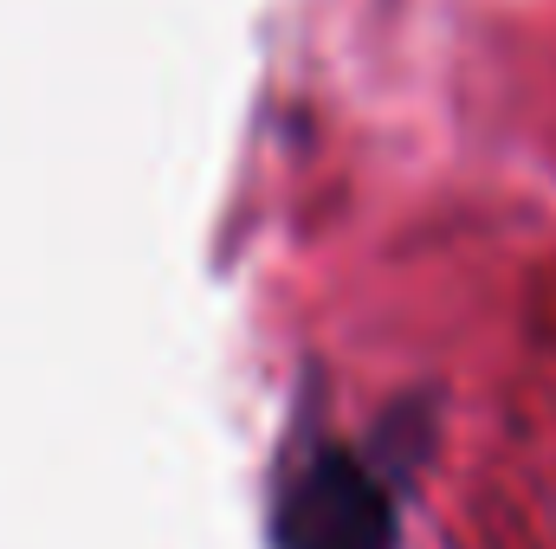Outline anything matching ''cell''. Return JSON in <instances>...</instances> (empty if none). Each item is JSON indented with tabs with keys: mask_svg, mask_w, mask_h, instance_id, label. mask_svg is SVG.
<instances>
[{
	"mask_svg": "<svg viewBox=\"0 0 556 549\" xmlns=\"http://www.w3.org/2000/svg\"><path fill=\"white\" fill-rule=\"evenodd\" d=\"M291 511H298L291 549H389V505H382V491L356 465H343V459H324L298 485Z\"/></svg>",
	"mask_w": 556,
	"mask_h": 549,
	"instance_id": "obj_1",
	"label": "cell"
}]
</instances>
